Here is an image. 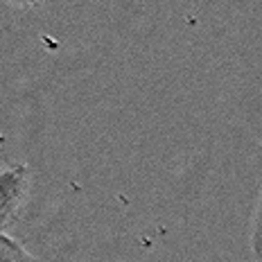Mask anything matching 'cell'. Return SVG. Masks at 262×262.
<instances>
[{
	"mask_svg": "<svg viewBox=\"0 0 262 262\" xmlns=\"http://www.w3.org/2000/svg\"><path fill=\"white\" fill-rule=\"evenodd\" d=\"M30 196V167L25 163L0 165V233L20 217Z\"/></svg>",
	"mask_w": 262,
	"mask_h": 262,
	"instance_id": "cell-1",
	"label": "cell"
},
{
	"mask_svg": "<svg viewBox=\"0 0 262 262\" xmlns=\"http://www.w3.org/2000/svg\"><path fill=\"white\" fill-rule=\"evenodd\" d=\"M0 262H39L18 239L0 233Z\"/></svg>",
	"mask_w": 262,
	"mask_h": 262,
	"instance_id": "cell-2",
	"label": "cell"
},
{
	"mask_svg": "<svg viewBox=\"0 0 262 262\" xmlns=\"http://www.w3.org/2000/svg\"><path fill=\"white\" fill-rule=\"evenodd\" d=\"M251 253L258 262H262V190L253 212V226H251Z\"/></svg>",
	"mask_w": 262,
	"mask_h": 262,
	"instance_id": "cell-3",
	"label": "cell"
}]
</instances>
